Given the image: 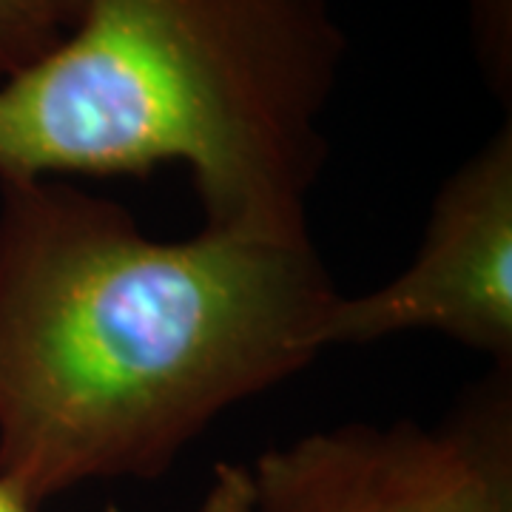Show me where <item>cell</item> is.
<instances>
[{
	"label": "cell",
	"mask_w": 512,
	"mask_h": 512,
	"mask_svg": "<svg viewBox=\"0 0 512 512\" xmlns=\"http://www.w3.org/2000/svg\"><path fill=\"white\" fill-rule=\"evenodd\" d=\"M60 37L63 29L35 0H0V77L35 63Z\"/></svg>",
	"instance_id": "6"
},
{
	"label": "cell",
	"mask_w": 512,
	"mask_h": 512,
	"mask_svg": "<svg viewBox=\"0 0 512 512\" xmlns=\"http://www.w3.org/2000/svg\"><path fill=\"white\" fill-rule=\"evenodd\" d=\"M345 55L328 0H83L0 77V185L183 165L202 228L311 237Z\"/></svg>",
	"instance_id": "2"
},
{
	"label": "cell",
	"mask_w": 512,
	"mask_h": 512,
	"mask_svg": "<svg viewBox=\"0 0 512 512\" xmlns=\"http://www.w3.org/2000/svg\"><path fill=\"white\" fill-rule=\"evenodd\" d=\"M0 512H32L0 487ZM197 512H251V476L242 464H220Z\"/></svg>",
	"instance_id": "7"
},
{
	"label": "cell",
	"mask_w": 512,
	"mask_h": 512,
	"mask_svg": "<svg viewBox=\"0 0 512 512\" xmlns=\"http://www.w3.org/2000/svg\"><path fill=\"white\" fill-rule=\"evenodd\" d=\"M439 333L512 367V114L439 185L413 262L373 291L336 296L322 345Z\"/></svg>",
	"instance_id": "4"
},
{
	"label": "cell",
	"mask_w": 512,
	"mask_h": 512,
	"mask_svg": "<svg viewBox=\"0 0 512 512\" xmlns=\"http://www.w3.org/2000/svg\"><path fill=\"white\" fill-rule=\"evenodd\" d=\"M467 15L481 77L512 114V0H467Z\"/></svg>",
	"instance_id": "5"
},
{
	"label": "cell",
	"mask_w": 512,
	"mask_h": 512,
	"mask_svg": "<svg viewBox=\"0 0 512 512\" xmlns=\"http://www.w3.org/2000/svg\"><path fill=\"white\" fill-rule=\"evenodd\" d=\"M35 3L43 12H49L55 18V23L63 32L72 26L77 15H80V9H83V0H35Z\"/></svg>",
	"instance_id": "8"
},
{
	"label": "cell",
	"mask_w": 512,
	"mask_h": 512,
	"mask_svg": "<svg viewBox=\"0 0 512 512\" xmlns=\"http://www.w3.org/2000/svg\"><path fill=\"white\" fill-rule=\"evenodd\" d=\"M339 291L311 237H148L55 177L0 185V487L37 512L154 481L231 407L325 350Z\"/></svg>",
	"instance_id": "1"
},
{
	"label": "cell",
	"mask_w": 512,
	"mask_h": 512,
	"mask_svg": "<svg viewBox=\"0 0 512 512\" xmlns=\"http://www.w3.org/2000/svg\"><path fill=\"white\" fill-rule=\"evenodd\" d=\"M251 512H512V367L439 424L348 421L265 450Z\"/></svg>",
	"instance_id": "3"
}]
</instances>
